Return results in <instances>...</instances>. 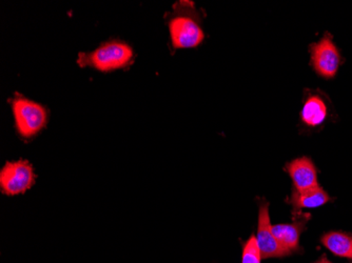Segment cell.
<instances>
[{
    "instance_id": "3",
    "label": "cell",
    "mask_w": 352,
    "mask_h": 263,
    "mask_svg": "<svg viewBox=\"0 0 352 263\" xmlns=\"http://www.w3.org/2000/svg\"><path fill=\"white\" fill-rule=\"evenodd\" d=\"M16 132L23 139H32L47 126L49 111L43 104L15 94L10 100Z\"/></svg>"
},
{
    "instance_id": "10",
    "label": "cell",
    "mask_w": 352,
    "mask_h": 263,
    "mask_svg": "<svg viewBox=\"0 0 352 263\" xmlns=\"http://www.w3.org/2000/svg\"><path fill=\"white\" fill-rule=\"evenodd\" d=\"M329 195L320 185L307 191H294L290 203L296 209H314L329 201Z\"/></svg>"
},
{
    "instance_id": "2",
    "label": "cell",
    "mask_w": 352,
    "mask_h": 263,
    "mask_svg": "<svg viewBox=\"0 0 352 263\" xmlns=\"http://www.w3.org/2000/svg\"><path fill=\"white\" fill-rule=\"evenodd\" d=\"M174 14L168 21L170 38L174 49H193L199 47L205 33L193 3H177Z\"/></svg>"
},
{
    "instance_id": "5",
    "label": "cell",
    "mask_w": 352,
    "mask_h": 263,
    "mask_svg": "<svg viewBox=\"0 0 352 263\" xmlns=\"http://www.w3.org/2000/svg\"><path fill=\"white\" fill-rule=\"evenodd\" d=\"M310 62L316 74L325 79H332L337 75L342 58L329 34L310 45Z\"/></svg>"
},
{
    "instance_id": "7",
    "label": "cell",
    "mask_w": 352,
    "mask_h": 263,
    "mask_svg": "<svg viewBox=\"0 0 352 263\" xmlns=\"http://www.w3.org/2000/svg\"><path fill=\"white\" fill-rule=\"evenodd\" d=\"M286 171L292 177L294 191H307L318 187V171L308 157L298 158L289 162L286 165Z\"/></svg>"
},
{
    "instance_id": "13",
    "label": "cell",
    "mask_w": 352,
    "mask_h": 263,
    "mask_svg": "<svg viewBox=\"0 0 352 263\" xmlns=\"http://www.w3.org/2000/svg\"><path fill=\"white\" fill-rule=\"evenodd\" d=\"M314 263H332V262H330V261L328 260V259L326 258L325 256H323V257H322L321 259H320V260H318V261H316V262H314Z\"/></svg>"
},
{
    "instance_id": "8",
    "label": "cell",
    "mask_w": 352,
    "mask_h": 263,
    "mask_svg": "<svg viewBox=\"0 0 352 263\" xmlns=\"http://www.w3.org/2000/svg\"><path fill=\"white\" fill-rule=\"evenodd\" d=\"M328 108L325 100L320 95H310L306 98L300 111V122L308 128H318L327 119Z\"/></svg>"
},
{
    "instance_id": "12",
    "label": "cell",
    "mask_w": 352,
    "mask_h": 263,
    "mask_svg": "<svg viewBox=\"0 0 352 263\" xmlns=\"http://www.w3.org/2000/svg\"><path fill=\"white\" fill-rule=\"evenodd\" d=\"M262 258L256 237L251 236L245 243L242 263H261Z\"/></svg>"
},
{
    "instance_id": "4",
    "label": "cell",
    "mask_w": 352,
    "mask_h": 263,
    "mask_svg": "<svg viewBox=\"0 0 352 263\" xmlns=\"http://www.w3.org/2000/svg\"><path fill=\"white\" fill-rule=\"evenodd\" d=\"M34 170L28 160L9 161L0 171V190L7 196H17L29 191L35 183Z\"/></svg>"
},
{
    "instance_id": "1",
    "label": "cell",
    "mask_w": 352,
    "mask_h": 263,
    "mask_svg": "<svg viewBox=\"0 0 352 263\" xmlns=\"http://www.w3.org/2000/svg\"><path fill=\"white\" fill-rule=\"evenodd\" d=\"M135 53L126 41L112 39L102 43L91 52L79 53L77 65L80 68H91L102 73L124 70L131 65Z\"/></svg>"
},
{
    "instance_id": "9",
    "label": "cell",
    "mask_w": 352,
    "mask_h": 263,
    "mask_svg": "<svg viewBox=\"0 0 352 263\" xmlns=\"http://www.w3.org/2000/svg\"><path fill=\"white\" fill-rule=\"evenodd\" d=\"M305 220L298 221L292 225H272V232L278 242L290 253L298 250V242L302 229L305 227Z\"/></svg>"
},
{
    "instance_id": "6",
    "label": "cell",
    "mask_w": 352,
    "mask_h": 263,
    "mask_svg": "<svg viewBox=\"0 0 352 263\" xmlns=\"http://www.w3.org/2000/svg\"><path fill=\"white\" fill-rule=\"evenodd\" d=\"M256 241H258L263 258H274V257L288 256L292 254L278 242L272 232V225L269 216V205L267 203H262L258 209Z\"/></svg>"
},
{
    "instance_id": "11",
    "label": "cell",
    "mask_w": 352,
    "mask_h": 263,
    "mask_svg": "<svg viewBox=\"0 0 352 263\" xmlns=\"http://www.w3.org/2000/svg\"><path fill=\"white\" fill-rule=\"evenodd\" d=\"M324 247L339 257L352 260V237L346 233L330 232L321 239Z\"/></svg>"
}]
</instances>
